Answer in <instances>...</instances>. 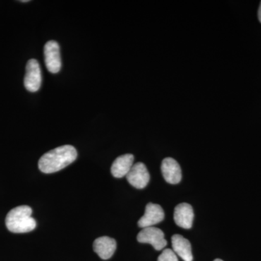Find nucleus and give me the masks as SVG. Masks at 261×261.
<instances>
[{"label": "nucleus", "instance_id": "obj_8", "mask_svg": "<svg viewBox=\"0 0 261 261\" xmlns=\"http://www.w3.org/2000/svg\"><path fill=\"white\" fill-rule=\"evenodd\" d=\"M161 171L163 178L171 185H176L181 181L182 175L179 164L176 160L166 158L161 165Z\"/></svg>", "mask_w": 261, "mask_h": 261}, {"label": "nucleus", "instance_id": "obj_15", "mask_svg": "<svg viewBox=\"0 0 261 261\" xmlns=\"http://www.w3.org/2000/svg\"><path fill=\"white\" fill-rule=\"evenodd\" d=\"M214 261H224L221 260V259H216V260H214Z\"/></svg>", "mask_w": 261, "mask_h": 261}, {"label": "nucleus", "instance_id": "obj_13", "mask_svg": "<svg viewBox=\"0 0 261 261\" xmlns=\"http://www.w3.org/2000/svg\"><path fill=\"white\" fill-rule=\"evenodd\" d=\"M158 261H178L177 255L171 249H165L160 255Z\"/></svg>", "mask_w": 261, "mask_h": 261}, {"label": "nucleus", "instance_id": "obj_3", "mask_svg": "<svg viewBox=\"0 0 261 261\" xmlns=\"http://www.w3.org/2000/svg\"><path fill=\"white\" fill-rule=\"evenodd\" d=\"M139 243L150 244L156 250H161L167 245L164 233L159 228H144L137 235Z\"/></svg>", "mask_w": 261, "mask_h": 261}, {"label": "nucleus", "instance_id": "obj_10", "mask_svg": "<svg viewBox=\"0 0 261 261\" xmlns=\"http://www.w3.org/2000/svg\"><path fill=\"white\" fill-rule=\"evenodd\" d=\"M116 240L106 236L96 239L93 243L94 251L102 260L111 258L116 251Z\"/></svg>", "mask_w": 261, "mask_h": 261}, {"label": "nucleus", "instance_id": "obj_1", "mask_svg": "<svg viewBox=\"0 0 261 261\" xmlns=\"http://www.w3.org/2000/svg\"><path fill=\"white\" fill-rule=\"evenodd\" d=\"M76 149L73 146H61L43 154L39 159V169L44 173H53L61 171L77 159Z\"/></svg>", "mask_w": 261, "mask_h": 261}, {"label": "nucleus", "instance_id": "obj_14", "mask_svg": "<svg viewBox=\"0 0 261 261\" xmlns=\"http://www.w3.org/2000/svg\"><path fill=\"white\" fill-rule=\"evenodd\" d=\"M258 19L259 21L261 23V3L260 5V7H259V10H258Z\"/></svg>", "mask_w": 261, "mask_h": 261}, {"label": "nucleus", "instance_id": "obj_6", "mask_svg": "<svg viewBox=\"0 0 261 261\" xmlns=\"http://www.w3.org/2000/svg\"><path fill=\"white\" fill-rule=\"evenodd\" d=\"M126 177L132 186L142 190L148 185L150 176L145 165L140 162L133 165Z\"/></svg>", "mask_w": 261, "mask_h": 261}, {"label": "nucleus", "instance_id": "obj_4", "mask_svg": "<svg viewBox=\"0 0 261 261\" xmlns=\"http://www.w3.org/2000/svg\"><path fill=\"white\" fill-rule=\"evenodd\" d=\"M42 84V73L40 65L35 59L29 60L25 68L24 86L31 92H37Z\"/></svg>", "mask_w": 261, "mask_h": 261}, {"label": "nucleus", "instance_id": "obj_5", "mask_svg": "<svg viewBox=\"0 0 261 261\" xmlns=\"http://www.w3.org/2000/svg\"><path fill=\"white\" fill-rule=\"evenodd\" d=\"M44 54L47 70L51 73H58L62 67L61 50L58 43L53 40L46 43Z\"/></svg>", "mask_w": 261, "mask_h": 261}, {"label": "nucleus", "instance_id": "obj_9", "mask_svg": "<svg viewBox=\"0 0 261 261\" xmlns=\"http://www.w3.org/2000/svg\"><path fill=\"white\" fill-rule=\"evenodd\" d=\"M173 219L180 227L190 229L192 227L194 220L193 208L190 204L181 203L175 207Z\"/></svg>", "mask_w": 261, "mask_h": 261}, {"label": "nucleus", "instance_id": "obj_11", "mask_svg": "<svg viewBox=\"0 0 261 261\" xmlns=\"http://www.w3.org/2000/svg\"><path fill=\"white\" fill-rule=\"evenodd\" d=\"M134 160L135 157L132 154H125L117 158L111 166L113 176L118 178L126 176L133 166Z\"/></svg>", "mask_w": 261, "mask_h": 261}, {"label": "nucleus", "instance_id": "obj_2", "mask_svg": "<svg viewBox=\"0 0 261 261\" xmlns=\"http://www.w3.org/2000/svg\"><path fill=\"white\" fill-rule=\"evenodd\" d=\"M32 214V209L29 206L20 205L12 209L5 219L7 228L13 233L30 232L37 226Z\"/></svg>", "mask_w": 261, "mask_h": 261}, {"label": "nucleus", "instance_id": "obj_7", "mask_svg": "<svg viewBox=\"0 0 261 261\" xmlns=\"http://www.w3.org/2000/svg\"><path fill=\"white\" fill-rule=\"evenodd\" d=\"M164 217L165 214L162 207L158 204L150 202L146 206L144 216L139 220V227L142 228L151 227L163 221Z\"/></svg>", "mask_w": 261, "mask_h": 261}, {"label": "nucleus", "instance_id": "obj_12", "mask_svg": "<svg viewBox=\"0 0 261 261\" xmlns=\"http://www.w3.org/2000/svg\"><path fill=\"white\" fill-rule=\"evenodd\" d=\"M173 251L185 261L193 260L192 253V246L187 239L180 234L173 235L171 238Z\"/></svg>", "mask_w": 261, "mask_h": 261}]
</instances>
